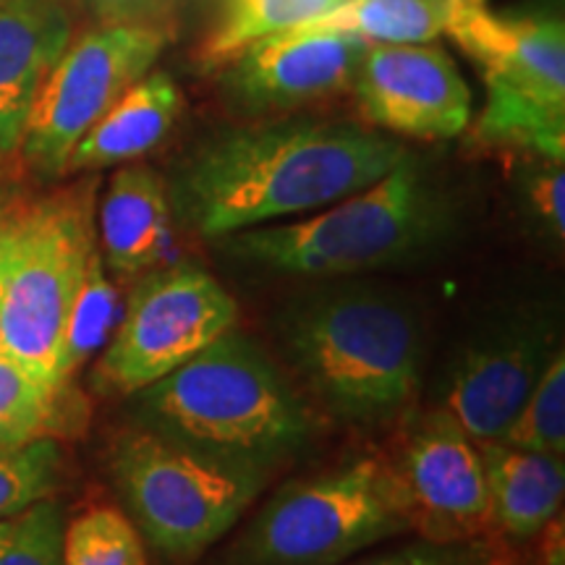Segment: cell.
Returning a JSON list of instances; mask_svg holds the SVG:
<instances>
[{"mask_svg": "<svg viewBox=\"0 0 565 565\" xmlns=\"http://www.w3.org/2000/svg\"><path fill=\"white\" fill-rule=\"evenodd\" d=\"M406 147L356 124L275 118L212 134L181 162L173 215L204 238L309 215L370 186Z\"/></svg>", "mask_w": 565, "mask_h": 565, "instance_id": "cell-1", "label": "cell"}, {"mask_svg": "<svg viewBox=\"0 0 565 565\" xmlns=\"http://www.w3.org/2000/svg\"><path fill=\"white\" fill-rule=\"evenodd\" d=\"M278 333L296 374L335 419L377 429L414 408L422 324L385 288L333 282L296 296L282 309Z\"/></svg>", "mask_w": 565, "mask_h": 565, "instance_id": "cell-2", "label": "cell"}, {"mask_svg": "<svg viewBox=\"0 0 565 565\" xmlns=\"http://www.w3.org/2000/svg\"><path fill=\"white\" fill-rule=\"evenodd\" d=\"M131 398L141 427L265 471L307 448L317 433L301 393L236 328Z\"/></svg>", "mask_w": 565, "mask_h": 565, "instance_id": "cell-3", "label": "cell"}, {"mask_svg": "<svg viewBox=\"0 0 565 565\" xmlns=\"http://www.w3.org/2000/svg\"><path fill=\"white\" fill-rule=\"evenodd\" d=\"M448 233V210L412 154L383 179L296 223L217 238L238 263L307 278H351L424 257Z\"/></svg>", "mask_w": 565, "mask_h": 565, "instance_id": "cell-4", "label": "cell"}, {"mask_svg": "<svg viewBox=\"0 0 565 565\" xmlns=\"http://www.w3.org/2000/svg\"><path fill=\"white\" fill-rule=\"evenodd\" d=\"M97 179H82L32 202L6 204L9 259L0 294V345L6 356L55 391L63 370V338L76 296L97 252Z\"/></svg>", "mask_w": 565, "mask_h": 565, "instance_id": "cell-5", "label": "cell"}, {"mask_svg": "<svg viewBox=\"0 0 565 565\" xmlns=\"http://www.w3.org/2000/svg\"><path fill=\"white\" fill-rule=\"evenodd\" d=\"M108 466L141 540L171 563H192L223 540L270 477L141 424L113 440Z\"/></svg>", "mask_w": 565, "mask_h": 565, "instance_id": "cell-6", "label": "cell"}, {"mask_svg": "<svg viewBox=\"0 0 565 565\" xmlns=\"http://www.w3.org/2000/svg\"><path fill=\"white\" fill-rule=\"evenodd\" d=\"M406 532L391 463L362 456L282 484L231 542L221 565H343Z\"/></svg>", "mask_w": 565, "mask_h": 565, "instance_id": "cell-7", "label": "cell"}, {"mask_svg": "<svg viewBox=\"0 0 565 565\" xmlns=\"http://www.w3.org/2000/svg\"><path fill=\"white\" fill-rule=\"evenodd\" d=\"M233 296L194 263H173L145 275L134 288L116 333L103 349L95 387L134 395L179 370L236 328Z\"/></svg>", "mask_w": 565, "mask_h": 565, "instance_id": "cell-8", "label": "cell"}, {"mask_svg": "<svg viewBox=\"0 0 565 565\" xmlns=\"http://www.w3.org/2000/svg\"><path fill=\"white\" fill-rule=\"evenodd\" d=\"M175 38L150 26L92 24L42 82L21 139V158L40 179L66 175L71 150L84 134L147 76Z\"/></svg>", "mask_w": 565, "mask_h": 565, "instance_id": "cell-9", "label": "cell"}, {"mask_svg": "<svg viewBox=\"0 0 565 565\" xmlns=\"http://www.w3.org/2000/svg\"><path fill=\"white\" fill-rule=\"evenodd\" d=\"M387 456L408 532L429 542L490 540L492 508L479 443L443 408L408 412Z\"/></svg>", "mask_w": 565, "mask_h": 565, "instance_id": "cell-10", "label": "cell"}, {"mask_svg": "<svg viewBox=\"0 0 565 565\" xmlns=\"http://www.w3.org/2000/svg\"><path fill=\"white\" fill-rule=\"evenodd\" d=\"M374 129L419 141L469 129L471 92L448 51L435 42H370L351 84Z\"/></svg>", "mask_w": 565, "mask_h": 565, "instance_id": "cell-11", "label": "cell"}, {"mask_svg": "<svg viewBox=\"0 0 565 565\" xmlns=\"http://www.w3.org/2000/svg\"><path fill=\"white\" fill-rule=\"evenodd\" d=\"M557 349L553 322L536 315L490 324L456 356L440 408L477 443L500 440Z\"/></svg>", "mask_w": 565, "mask_h": 565, "instance_id": "cell-12", "label": "cell"}, {"mask_svg": "<svg viewBox=\"0 0 565 565\" xmlns=\"http://www.w3.org/2000/svg\"><path fill=\"white\" fill-rule=\"evenodd\" d=\"M366 45L353 34L282 30L254 40L215 74L238 110H294L351 89Z\"/></svg>", "mask_w": 565, "mask_h": 565, "instance_id": "cell-13", "label": "cell"}, {"mask_svg": "<svg viewBox=\"0 0 565 565\" xmlns=\"http://www.w3.org/2000/svg\"><path fill=\"white\" fill-rule=\"evenodd\" d=\"M450 34L482 71L487 89H503L565 110V26L561 19H511L484 0H450Z\"/></svg>", "mask_w": 565, "mask_h": 565, "instance_id": "cell-14", "label": "cell"}, {"mask_svg": "<svg viewBox=\"0 0 565 565\" xmlns=\"http://www.w3.org/2000/svg\"><path fill=\"white\" fill-rule=\"evenodd\" d=\"M71 0L0 3V158L19 152L42 82L74 38Z\"/></svg>", "mask_w": 565, "mask_h": 565, "instance_id": "cell-15", "label": "cell"}, {"mask_svg": "<svg viewBox=\"0 0 565 565\" xmlns=\"http://www.w3.org/2000/svg\"><path fill=\"white\" fill-rule=\"evenodd\" d=\"M103 263L118 275L152 270L173 244V204L168 183L147 166L113 173L97 210Z\"/></svg>", "mask_w": 565, "mask_h": 565, "instance_id": "cell-16", "label": "cell"}, {"mask_svg": "<svg viewBox=\"0 0 565 565\" xmlns=\"http://www.w3.org/2000/svg\"><path fill=\"white\" fill-rule=\"evenodd\" d=\"M181 105L183 97L173 76L152 68L76 141L66 173H97L158 150L179 121Z\"/></svg>", "mask_w": 565, "mask_h": 565, "instance_id": "cell-17", "label": "cell"}, {"mask_svg": "<svg viewBox=\"0 0 565 565\" xmlns=\"http://www.w3.org/2000/svg\"><path fill=\"white\" fill-rule=\"evenodd\" d=\"M492 524L511 540H532L561 513L565 466L561 456L479 443Z\"/></svg>", "mask_w": 565, "mask_h": 565, "instance_id": "cell-18", "label": "cell"}, {"mask_svg": "<svg viewBox=\"0 0 565 565\" xmlns=\"http://www.w3.org/2000/svg\"><path fill=\"white\" fill-rule=\"evenodd\" d=\"M343 3L345 0H217V13L196 51V61L215 74L254 40L307 24Z\"/></svg>", "mask_w": 565, "mask_h": 565, "instance_id": "cell-19", "label": "cell"}, {"mask_svg": "<svg viewBox=\"0 0 565 565\" xmlns=\"http://www.w3.org/2000/svg\"><path fill=\"white\" fill-rule=\"evenodd\" d=\"M448 13L450 0H345L291 30L341 32L364 42H435L445 34Z\"/></svg>", "mask_w": 565, "mask_h": 565, "instance_id": "cell-20", "label": "cell"}, {"mask_svg": "<svg viewBox=\"0 0 565 565\" xmlns=\"http://www.w3.org/2000/svg\"><path fill=\"white\" fill-rule=\"evenodd\" d=\"M487 147L529 152L547 162L565 160V110L547 108L503 89H487V105L475 126Z\"/></svg>", "mask_w": 565, "mask_h": 565, "instance_id": "cell-21", "label": "cell"}, {"mask_svg": "<svg viewBox=\"0 0 565 565\" xmlns=\"http://www.w3.org/2000/svg\"><path fill=\"white\" fill-rule=\"evenodd\" d=\"M71 406L68 387H47L0 353V448L55 437L63 424H68Z\"/></svg>", "mask_w": 565, "mask_h": 565, "instance_id": "cell-22", "label": "cell"}, {"mask_svg": "<svg viewBox=\"0 0 565 565\" xmlns=\"http://www.w3.org/2000/svg\"><path fill=\"white\" fill-rule=\"evenodd\" d=\"M121 315V296L105 273L103 254L97 249L87 275H84L79 296H76L66 324V338H63V370H66L68 380L92 353L108 345Z\"/></svg>", "mask_w": 565, "mask_h": 565, "instance_id": "cell-23", "label": "cell"}, {"mask_svg": "<svg viewBox=\"0 0 565 565\" xmlns=\"http://www.w3.org/2000/svg\"><path fill=\"white\" fill-rule=\"evenodd\" d=\"M63 565H147L145 540L126 513L92 508L63 529Z\"/></svg>", "mask_w": 565, "mask_h": 565, "instance_id": "cell-24", "label": "cell"}, {"mask_svg": "<svg viewBox=\"0 0 565 565\" xmlns=\"http://www.w3.org/2000/svg\"><path fill=\"white\" fill-rule=\"evenodd\" d=\"M500 443L513 448L536 450V454L561 456L565 454V353L555 351L550 364L542 372L540 383L521 412L515 414L511 427L500 437Z\"/></svg>", "mask_w": 565, "mask_h": 565, "instance_id": "cell-25", "label": "cell"}, {"mask_svg": "<svg viewBox=\"0 0 565 565\" xmlns=\"http://www.w3.org/2000/svg\"><path fill=\"white\" fill-rule=\"evenodd\" d=\"M63 471V450L55 437L0 448V519L51 498Z\"/></svg>", "mask_w": 565, "mask_h": 565, "instance_id": "cell-26", "label": "cell"}, {"mask_svg": "<svg viewBox=\"0 0 565 565\" xmlns=\"http://www.w3.org/2000/svg\"><path fill=\"white\" fill-rule=\"evenodd\" d=\"M61 503L38 500L24 511L0 519V565H63Z\"/></svg>", "mask_w": 565, "mask_h": 565, "instance_id": "cell-27", "label": "cell"}, {"mask_svg": "<svg viewBox=\"0 0 565 565\" xmlns=\"http://www.w3.org/2000/svg\"><path fill=\"white\" fill-rule=\"evenodd\" d=\"M343 565H505L492 540L429 542L416 536L406 545L380 550Z\"/></svg>", "mask_w": 565, "mask_h": 565, "instance_id": "cell-28", "label": "cell"}, {"mask_svg": "<svg viewBox=\"0 0 565 565\" xmlns=\"http://www.w3.org/2000/svg\"><path fill=\"white\" fill-rule=\"evenodd\" d=\"M95 24L150 26L175 38L179 0H79Z\"/></svg>", "mask_w": 565, "mask_h": 565, "instance_id": "cell-29", "label": "cell"}, {"mask_svg": "<svg viewBox=\"0 0 565 565\" xmlns=\"http://www.w3.org/2000/svg\"><path fill=\"white\" fill-rule=\"evenodd\" d=\"M526 200L529 210L534 212V217L545 225L550 236H555L557 242L565 233V173L563 162H547L542 160V166L526 179Z\"/></svg>", "mask_w": 565, "mask_h": 565, "instance_id": "cell-30", "label": "cell"}, {"mask_svg": "<svg viewBox=\"0 0 565 565\" xmlns=\"http://www.w3.org/2000/svg\"><path fill=\"white\" fill-rule=\"evenodd\" d=\"M540 534H542V565H565L563 515L557 513Z\"/></svg>", "mask_w": 565, "mask_h": 565, "instance_id": "cell-31", "label": "cell"}, {"mask_svg": "<svg viewBox=\"0 0 565 565\" xmlns=\"http://www.w3.org/2000/svg\"><path fill=\"white\" fill-rule=\"evenodd\" d=\"M6 259H9V217H6V207H0V294H3L6 280Z\"/></svg>", "mask_w": 565, "mask_h": 565, "instance_id": "cell-32", "label": "cell"}, {"mask_svg": "<svg viewBox=\"0 0 565 565\" xmlns=\"http://www.w3.org/2000/svg\"><path fill=\"white\" fill-rule=\"evenodd\" d=\"M0 3H3V0H0Z\"/></svg>", "mask_w": 565, "mask_h": 565, "instance_id": "cell-33", "label": "cell"}]
</instances>
